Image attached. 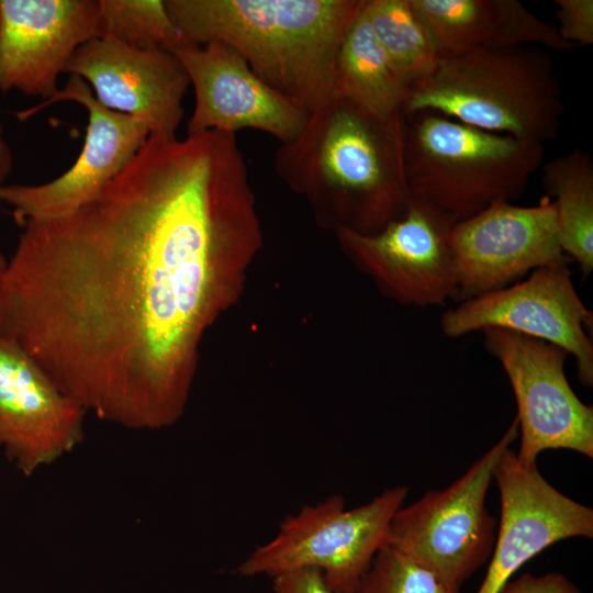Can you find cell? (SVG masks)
I'll return each mask as SVG.
<instances>
[{
    "mask_svg": "<svg viewBox=\"0 0 593 593\" xmlns=\"http://www.w3.org/2000/svg\"><path fill=\"white\" fill-rule=\"evenodd\" d=\"M64 72L85 80L103 107L139 121L149 135L176 134L190 83L170 52L97 36L75 52Z\"/></svg>",
    "mask_w": 593,
    "mask_h": 593,
    "instance_id": "obj_17",
    "label": "cell"
},
{
    "mask_svg": "<svg viewBox=\"0 0 593 593\" xmlns=\"http://www.w3.org/2000/svg\"><path fill=\"white\" fill-rule=\"evenodd\" d=\"M13 167V155L3 138V130L0 124V187L3 186Z\"/></svg>",
    "mask_w": 593,
    "mask_h": 593,
    "instance_id": "obj_27",
    "label": "cell"
},
{
    "mask_svg": "<svg viewBox=\"0 0 593 593\" xmlns=\"http://www.w3.org/2000/svg\"><path fill=\"white\" fill-rule=\"evenodd\" d=\"M541 168L544 190L556 205L562 250L586 278L593 271V160L573 149Z\"/></svg>",
    "mask_w": 593,
    "mask_h": 593,
    "instance_id": "obj_20",
    "label": "cell"
},
{
    "mask_svg": "<svg viewBox=\"0 0 593 593\" xmlns=\"http://www.w3.org/2000/svg\"><path fill=\"white\" fill-rule=\"evenodd\" d=\"M557 31L574 47L593 43V0H555Z\"/></svg>",
    "mask_w": 593,
    "mask_h": 593,
    "instance_id": "obj_24",
    "label": "cell"
},
{
    "mask_svg": "<svg viewBox=\"0 0 593 593\" xmlns=\"http://www.w3.org/2000/svg\"><path fill=\"white\" fill-rule=\"evenodd\" d=\"M518 433L515 417L500 440L449 486L402 506L391 522L387 546L460 591L493 551L496 521L485 497L496 462Z\"/></svg>",
    "mask_w": 593,
    "mask_h": 593,
    "instance_id": "obj_7",
    "label": "cell"
},
{
    "mask_svg": "<svg viewBox=\"0 0 593 593\" xmlns=\"http://www.w3.org/2000/svg\"><path fill=\"white\" fill-rule=\"evenodd\" d=\"M493 480L501 519L477 593H500L523 564L560 540L593 537V510L553 488L537 466L521 465L510 447L496 462Z\"/></svg>",
    "mask_w": 593,
    "mask_h": 593,
    "instance_id": "obj_15",
    "label": "cell"
},
{
    "mask_svg": "<svg viewBox=\"0 0 593 593\" xmlns=\"http://www.w3.org/2000/svg\"><path fill=\"white\" fill-rule=\"evenodd\" d=\"M485 350L502 366L516 405L517 460L537 466L540 452L568 449L593 458V407L572 390L564 371L569 354L552 344L502 328H485Z\"/></svg>",
    "mask_w": 593,
    "mask_h": 593,
    "instance_id": "obj_8",
    "label": "cell"
},
{
    "mask_svg": "<svg viewBox=\"0 0 593 593\" xmlns=\"http://www.w3.org/2000/svg\"><path fill=\"white\" fill-rule=\"evenodd\" d=\"M439 325L450 338L494 327L556 345L574 357L579 381L593 385V314L574 288L568 262L463 300L443 313Z\"/></svg>",
    "mask_w": 593,
    "mask_h": 593,
    "instance_id": "obj_9",
    "label": "cell"
},
{
    "mask_svg": "<svg viewBox=\"0 0 593 593\" xmlns=\"http://www.w3.org/2000/svg\"><path fill=\"white\" fill-rule=\"evenodd\" d=\"M449 243L461 301L508 287L538 268L569 262L556 205L547 195L534 206L493 202L456 222Z\"/></svg>",
    "mask_w": 593,
    "mask_h": 593,
    "instance_id": "obj_11",
    "label": "cell"
},
{
    "mask_svg": "<svg viewBox=\"0 0 593 593\" xmlns=\"http://www.w3.org/2000/svg\"><path fill=\"white\" fill-rule=\"evenodd\" d=\"M406 118L376 116L333 94L301 133L276 152L280 178L324 209L337 225L374 234L405 211Z\"/></svg>",
    "mask_w": 593,
    "mask_h": 593,
    "instance_id": "obj_2",
    "label": "cell"
},
{
    "mask_svg": "<svg viewBox=\"0 0 593 593\" xmlns=\"http://www.w3.org/2000/svg\"><path fill=\"white\" fill-rule=\"evenodd\" d=\"M363 10L393 70L409 89L430 75L439 56L410 0H365Z\"/></svg>",
    "mask_w": 593,
    "mask_h": 593,
    "instance_id": "obj_21",
    "label": "cell"
},
{
    "mask_svg": "<svg viewBox=\"0 0 593 593\" xmlns=\"http://www.w3.org/2000/svg\"><path fill=\"white\" fill-rule=\"evenodd\" d=\"M409 92L377 41L362 5L336 57L334 93L376 116L390 118L403 112Z\"/></svg>",
    "mask_w": 593,
    "mask_h": 593,
    "instance_id": "obj_19",
    "label": "cell"
},
{
    "mask_svg": "<svg viewBox=\"0 0 593 593\" xmlns=\"http://www.w3.org/2000/svg\"><path fill=\"white\" fill-rule=\"evenodd\" d=\"M500 593H583L570 579L559 572L540 575L523 573L507 581Z\"/></svg>",
    "mask_w": 593,
    "mask_h": 593,
    "instance_id": "obj_25",
    "label": "cell"
},
{
    "mask_svg": "<svg viewBox=\"0 0 593 593\" xmlns=\"http://www.w3.org/2000/svg\"><path fill=\"white\" fill-rule=\"evenodd\" d=\"M7 261H8V259L4 257V255L0 250V275L3 271V269L5 268Z\"/></svg>",
    "mask_w": 593,
    "mask_h": 593,
    "instance_id": "obj_28",
    "label": "cell"
},
{
    "mask_svg": "<svg viewBox=\"0 0 593 593\" xmlns=\"http://www.w3.org/2000/svg\"><path fill=\"white\" fill-rule=\"evenodd\" d=\"M438 56L485 48H574L517 0H410Z\"/></svg>",
    "mask_w": 593,
    "mask_h": 593,
    "instance_id": "obj_18",
    "label": "cell"
},
{
    "mask_svg": "<svg viewBox=\"0 0 593 593\" xmlns=\"http://www.w3.org/2000/svg\"><path fill=\"white\" fill-rule=\"evenodd\" d=\"M60 101H72L87 110L85 143L72 166L56 179L41 184L0 187V203L11 210L21 226L30 221L68 215L93 200L125 168L149 136L139 121L103 107L88 83L74 75L49 99L16 115L25 120Z\"/></svg>",
    "mask_w": 593,
    "mask_h": 593,
    "instance_id": "obj_10",
    "label": "cell"
},
{
    "mask_svg": "<svg viewBox=\"0 0 593 593\" xmlns=\"http://www.w3.org/2000/svg\"><path fill=\"white\" fill-rule=\"evenodd\" d=\"M87 414L34 359L0 336V449L23 475L75 450Z\"/></svg>",
    "mask_w": 593,
    "mask_h": 593,
    "instance_id": "obj_14",
    "label": "cell"
},
{
    "mask_svg": "<svg viewBox=\"0 0 593 593\" xmlns=\"http://www.w3.org/2000/svg\"><path fill=\"white\" fill-rule=\"evenodd\" d=\"M99 34L98 0H0V90L49 99L75 52Z\"/></svg>",
    "mask_w": 593,
    "mask_h": 593,
    "instance_id": "obj_16",
    "label": "cell"
},
{
    "mask_svg": "<svg viewBox=\"0 0 593 593\" xmlns=\"http://www.w3.org/2000/svg\"><path fill=\"white\" fill-rule=\"evenodd\" d=\"M405 118L411 197L428 201L456 222L493 202H512L542 165V144L480 130L430 111Z\"/></svg>",
    "mask_w": 593,
    "mask_h": 593,
    "instance_id": "obj_5",
    "label": "cell"
},
{
    "mask_svg": "<svg viewBox=\"0 0 593 593\" xmlns=\"http://www.w3.org/2000/svg\"><path fill=\"white\" fill-rule=\"evenodd\" d=\"M355 593H459L390 546L378 551Z\"/></svg>",
    "mask_w": 593,
    "mask_h": 593,
    "instance_id": "obj_23",
    "label": "cell"
},
{
    "mask_svg": "<svg viewBox=\"0 0 593 593\" xmlns=\"http://www.w3.org/2000/svg\"><path fill=\"white\" fill-rule=\"evenodd\" d=\"M456 221L411 197L405 211L374 234L337 228L353 258L394 299L419 307L456 299L450 232Z\"/></svg>",
    "mask_w": 593,
    "mask_h": 593,
    "instance_id": "obj_12",
    "label": "cell"
},
{
    "mask_svg": "<svg viewBox=\"0 0 593 593\" xmlns=\"http://www.w3.org/2000/svg\"><path fill=\"white\" fill-rule=\"evenodd\" d=\"M99 36H111L139 49L171 52L184 38L161 0H98Z\"/></svg>",
    "mask_w": 593,
    "mask_h": 593,
    "instance_id": "obj_22",
    "label": "cell"
},
{
    "mask_svg": "<svg viewBox=\"0 0 593 593\" xmlns=\"http://www.w3.org/2000/svg\"><path fill=\"white\" fill-rule=\"evenodd\" d=\"M406 486L382 491L370 502L347 508L340 495L305 505L287 516L278 533L234 570L240 577L270 579L293 570L320 571L338 593H355L403 506Z\"/></svg>",
    "mask_w": 593,
    "mask_h": 593,
    "instance_id": "obj_6",
    "label": "cell"
},
{
    "mask_svg": "<svg viewBox=\"0 0 593 593\" xmlns=\"http://www.w3.org/2000/svg\"><path fill=\"white\" fill-rule=\"evenodd\" d=\"M170 53L194 90L188 134L250 128L284 144L303 130L309 113L261 80L232 47L183 40Z\"/></svg>",
    "mask_w": 593,
    "mask_h": 593,
    "instance_id": "obj_13",
    "label": "cell"
},
{
    "mask_svg": "<svg viewBox=\"0 0 593 593\" xmlns=\"http://www.w3.org/2000/svg\"><path fill=\"white\" fill-rule=\"evenodd\" d=\"M22 227L0 275V336L88 414L174 424L220 268L245 235L225 152L150 135L93 200Z\"/></svg>",
    "mask_w": 593,
    "mask_h": 593,
    "instance_id": "obj_1",
    "label": "cell"
},
{
    "mask_svg": "<svg viewBox=\"0 0 593 593\" xmlns=\"http://www.w3.org/2000/svg\"><path fill=\"white\" fill-rule=\"evenodd\" d=\"M365 0H165L188 42L223 43L312 113L334 94L342 42Z\"/></svg>",
    "mask_w": 593,
    "mask_h": 593,
    "instance_id": "obj_3",
    "label": "cell"
},
{
    "mask_svg": "<svg viewBox=\"0 0 593 593\" xmlns=\"http://www.w3.org/2000/svg\"><path fill=\"white\" fill-rule=\"evenodd\" d=\"M422 111L545 145L559 134L564 104L549 54L515 46L439 56L403 108L405 116Z\"/></svg>",
    "mask_w": 593,
    "mask_h": 593,
    "instance_id": "obj_4",
    "label": "cell"
},
{
    "mask_svg": "<svg viewBox=\"0 0 593 593\" xmlns=\"http://www.w3.org/2000/svg\"><path fill=\"white\" fill-rule=\"evenodd\" d=\"M273 593H338L313 569H299L271 578Z\"/></svg>",
    "mask_w": 593,
    "mask_h": 593,
    "instance_id": "obj_26",
    "label": "cell"
}]
</instances>
